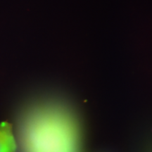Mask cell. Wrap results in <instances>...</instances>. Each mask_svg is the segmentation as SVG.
Listing matches in <instances>:
<instances>
[{"mask_svg": "<svg viewBox=\"0 0 152 152\" xmlns=\"http://www.w3.org/2000/svg\"><path fill=\"white\" fill-rule=\"evenodd\" d=\"M28 145L31 152H68L61 139H67L71 120L62 110L52 106L33 110L24 122Z\"/></svg>", "mask_w": 152, "mask_h": 152, "instance_id": "obj_1", "label": "cell"}, {"mask_svg": "<svg viewBox=\"0 0 152 152\" xmlns=\"http://www.w3.org/2000/svg\"><path fill=\"white\" fill-rule=\"evenodd\" d=\"M16 143L11 125L8 123L0 124V152H15Z\"/></svg>", "mask_w": 152, "mask_h": 152, "instance_id": "obj_2", "label": "cell"}]
</instances>
